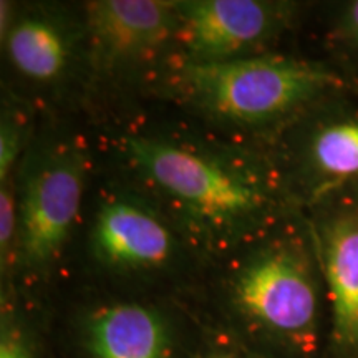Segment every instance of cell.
Here are the masks:
<instances>
[{
  "mask_svg": "<svg viewBox=\"0 0 358 358\" xmlns=\"http://www.w3.org/2000/svg\"><path fill=\"white\" fill-rule=\"evenodd\" d=\"M282 182L302 211L335 191L358 187V90L313 103L271 145Z\"/></svg>",
  "mask_w": 358,
  "mask_h": 358,
  "instance_id": "obj_10",
  "label": "cell"
},
{
  "mask_svg": "<svg viewBox=\"0 0 358 358\" xmlns=\"http://www.w3.org/2000/svg\"><path fill=\"white\" fill-rule=\"evenodd\" d=\"M208 262L150 199L96 164L62 284L189 299Z\"/></svg>",
  "mask_w": 358,
  "mask_h": 358,
  "instance_id": "obj_3",
  "label": "cell"
},
{
  "mask_svg": "<svg viewBox=\"0 0 358 358\" xmlns=\"http://www.w3.org/2000/svg\"><path fill=\"white\" fill-rule=\"evenodd\" d=\"M88 30L87 123L146 101L174 60V0H83Z\"/></svg>",
  "mask_w": 358,
  "mask_h": 358,
  "instance_id": "obj_8",
  "label": "cell"
},
{
  "mask_svg": "<svg viewBox=\"0 0 358 358\" xmlns=\"http://www.w3.org/2000/svg\"><path fill=\"white\" fill-rule=\"evenodd\" d=\"M201 317V315H199ZM203 320V319H201ZM196 358H262L237 343L234 338L224 334L217 327L203 320L199 347Z\"/></svg>",
  "mask_w": 358,
  "mask_h": 358,
  "instance_id": "obj_15",
  "label": "cell"
},
{
  "mask_svg": "<svg viewBox=\"0 0 358 358\" xmlns=\"http://www.w3.org/2000/svg\"><path fill=\"white\" fill-rule=\"evenodd\" d=\"M0 58V88L45 118L85 120L90 69L83 0H2Z\"/></svg>",
  "mask_w": 358,
  "mask_h": 358,
  "instance_id": "obj_7",
  "label": "cell"
},
{
  "mask_svg": "<svg viewBox=\"0 0 358 358\" xmlns=\"http://www.w3.org/2000/svg\"><path fill=\"white\" fill-rule=\"evenodd\" d=\"M40 113L29 101L0 88V182L17 171L38 129Z\"/></svg>",
  "mask_w": 358,
  "mask_h": 358,
  "instance_id": "obj_14",
  "label": "cell"
},
{
  "mask_svg": "<svg viewBox=\"0 0 358 358\" xmlns=\"http://www.w3.org/2000/svg\"><path fill=\"white\" fill-rule=\"evenodd\" d=\"M306 213L329 306L324 358H358V187L335 191Z\"/></svg>",
  "mask_w": 358,
  "mask_h": 358,
  "instance_id": "obj_11",
  "label": "cell"
},
{
  "mask_svg": "<svg viewBox=\"0 0 358 358\" xmlns=\"http://www.w3.org/2000/svg\"><path fill=\"white\" fill-rule=\"evenodd\" d=\"M88 127L98 166L150 199L208 261L299 211L271 148L163 103H141Z\"/></svg>",
  "mask_w": 358,
  "mask_h": 358,
  "instance_id": "obj_1",
  "label": "cell"
},
{
  "mask_svg": "<svg viewBox=\"0 0 358 358\" xmlns=\"http://www.w3.org/2000/svg\"><path fill=\"white\" fill-rule=\"evenodd\" d=\"M295 50L319 58L358 90V0L310 2Z\"/></svg>",
  "mask_w": 358,
  "mask_h": 358,
  "instance_id": "obj_12",
  "label": "cell"
},
{
  "mask_svg": "<svg viewBox=\"0 0 358 358\" xmlns=\"http://www.w3.org/2000/svg\"><path fill=\"white\" fill-rule=\"evenodd\" d=\"M262 358H324L329 306L306 211H294L208 262L187 299Z\"/></svg>",
  "mask_w": 358,
  "mask_h": 358,
  "instance_id": "obj_2",
  "label": "cell"
},
{
  "mask_svg": "<svg viewBox=\"0 0 358 358\" xmlns=\"http://www.w3.org/2000/svg\"><path fill=\"white\" fill-rule=\"evenodd\" d=\"M0 358H55L45 303L0 289Z\"/></svg>",
  "mask_w": 358,
  "mask_h": 358,
  "instance_id": "obj_13",
  "label": "cell"
},
{
  "mask_svg": "<svg viewBox=\"0 0 358 358\" xmlns=\"http://www.w3.org/2000/svg\"><path fill=\"white\" fill-rule=\"evenodd\" d=\"M308 7L299 0H174L173 62L209 65L295 50Z\"/></svg>",
  "mask_w": 358,
  "mask_h": 358,
  "instance_id": "obj_9",
  "label": "cell"
},
{
  "mask_svg": "<svg viewBox=\"0 0 358 358\" xmlns=\"http://www.w3.org/2000/svg\"><path fill=\"white\" fill-rule=\"evenodd\" d=\"M95 169V146L85 120L40 118L32 145L13 174L15 249L0 289L47 303L60 287Z\"/></svg>",
  "mask_w": 358,
  "mask_h": 358,
  "instance_id": "obj_5",
  "label": "cell"
},
{
  "mask_svg": "<svg viewBox=\"0 0 358 358\" xmlns=\"http://www.w3.org/2000/svg\"><path fill=\"white\" fill-rule=\"evenodd\" d=\"M55 358H196L201 320L185 297L62 284L47 303Z\"/></svg>",
  "mask_w": 358,
  "mask_h": 358,
  "instance_id": "obj_6",
  "label": "cell"
},
{
  "mask_svg": "<svg viewBox=\"0 0 358 358\" xmlns=\"http://www.w3.org/2000/svg\"><path fill=\"white\" fill-rule=\"evenodd\" d=\"M342 88L353 87L319 58L287 50L224 64L173 62L156 77L145 103H163L271 148L297 116Z\"/></svg>",
  "mask_w": 358,
  "mask_h": 358,
  "instance_id": "obj_4",
  "label": "cell"
}]
</instances>
